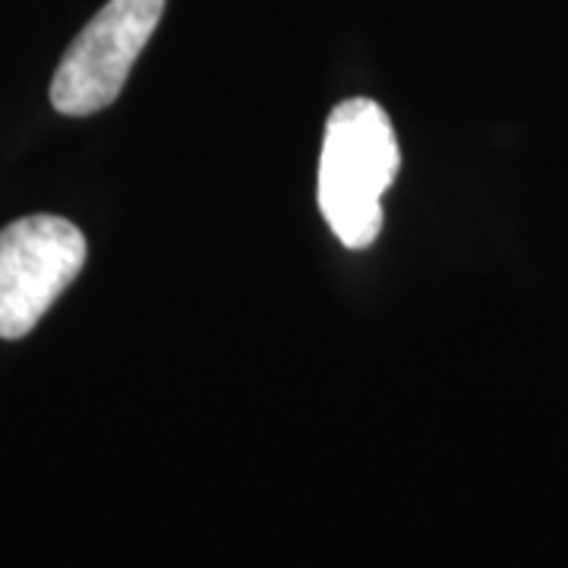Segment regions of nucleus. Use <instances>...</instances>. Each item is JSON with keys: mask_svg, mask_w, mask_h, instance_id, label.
<instances>
[{"mask_svg": "<svg viewBox=\"0 0 568 568\" xmlns=\"http://www.w3.org/2000/svg\"><path fill=\"white\" fill-rule=\"evenodd\" d=\"M402 168L388 114L369 99L342 102L325 123L320 209L335 237L366 250L383 231V193Z\"/></svg>", "mask_w": 568, "mask_h": 568, "instance_id": "1", "label": "nucleus"}, {"mask_svg": "<svg viewBox=\"0 0 568 568\" xmlns=\"http://www.w3.org/2000/svg\"><path fill=\"white\" fill-rule=\"evenodd\" d=\"M85 265V237L61 215H29L0 231V338H26Z\"/></svg>", "mask_w": 568, "mask_h": 568, "instance_id": "2", "label": "nucleus"}, {"mask_svg": "<svg viewBox=\"0 0 568 568\" xmlns=\"http://www.w3.org/2000/svg\"><path fill=\"white\" fill-rule=\"evenodd\" d=\"M164 0H108L67 48L51 82V104L89 118L121 95L133 63L159 29Z\"/></svg>", "mask_w": 568, "mask_h": 568, "instance_id": "3", "label": "nucleus"}]
</instances>
